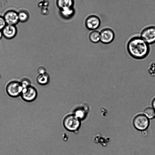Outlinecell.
Masks as SVG:
<instances>
[{"label": "cell", "instance_id": "1", "mask_svg": "<svg viewBox=\"0 0 155 155\" xmlns=\"http://www.w3.org/2000/svg\"><path fill=\"white\" fill-rule=\"evenodd\" d=\"M126 49L131 57L137 60L146 58L149 55L151 50L150 45L140 35L130 37L127 42Z\"/></svg>", "mask_w": 155, "mask_h": 155}, {"label": "cell", "instance_id": "2", "mask_svg": "<svg viewBox=\"0 0 155 155\" xmlns=\"http://www.w3.org/2000/svg\"><path fill=\"white\" fill-rule=\"evenodd\" d=\"M81 120L72 113H69L64 117L62 124L64 128L72 132H78L81 125Z\"/></svg>", "mask_w": 155, "mask_h": 155}, {"label": "cell", "instance_id": "3", "mask_svg": "<svg viewBox=\"0 0 155 155\" xmlns=\"http://www.w3.org/2000/svg\"><path fill=\"white\" fill-rule=\"evenodd\" d=\"M5 89L8 95L15 98L21 95L23 87L20 81H12L7 84Z\"/></svg>", "mask_w": 155, "mask_h": 155}, {"label": "cell", "instance_id": "4", "mask_svg": "<svg viewBox=\"0 0 155 155\" xmlns=\"http://www.w3.org/2000/svg\"><path fill=\"white\" fill-rule=\"evenodd\" d=\"M140 36L149 45L155 43V26H150L143 28Z\"/></svg>", "mask_w": 155, "mask_h": 155}, {"label": "cell", "instance_id": "5", "mask_svg": "<svg viewBox=\"0 0 155 155\" xmlns=\"http://www.w3.org/2000/svg\"><path fill=\"white\" fill-rule=\"evenodd\" d=\"M37 96L38 92L36 89L31 85L23 88L20 95L24 101L28 102L35 101Z\"/></svg>", "mask_w": 155, "mask_h": 155}, {"label": "cell", "instance_id": "6", "mask_svg": "<svg viewBox=\"0 0 155 155\" xmlns=\"http://www.w3.org/2000/svg\"><path fill=\"white\" fill-rule=\"evenodd\" d=\"M90 110L88 105L86 103L78 104L73 107L72 112L81 121L84 120L87 117Z\"/></svg>", "mask_w": 155, "mask_h": 155}, {"label": "cell", "instance_id": "7", "mask_svg": "<svg viewBox=\"0 0 155 155\" xmlns=\"http://www.w3.org/2000/svg\"><path fill=\"white\" fill-rule=\"evenodd\" d=\"M133 124L136 129L142 131L147 129L149 125V120L144 114H139L134 118Z\"/></svg>", "mask_w": 155, "mask_h": 155}, {"label": "cell", "instance_id": "8", "mask_svg": "<svg viewBox=\"0 0 155 155\" xmlns=\"http://www.w3.org/2000/svg\"><path fill=\"white\" fill-rule=\"evenodd\" d=\"M101 20L99 18L95 15H91L88 16L85 21L86 28L90 30H96L100 27Z\"/></svg>", "mask_w": 155, "mask_h": 155}, {"label": "cell", "instance_id": "9", "mask_svg": "<svg viewBox=\"0 0 155 155\" xmlns=\"http://www.w3.org/2000/svg\"><path fill=\"white\" fill-rule=\"evenodd\" d=\"M100 41L104 44H109L112 42L115 38L113 31L110 28H106L100 32Z\"/></svg>", "mask_w": 155, "mask_h": 155}, {"label": "cell", "instance_id": "10", "mask_svg": "<svg viewBox=\"0 0 155 155\" xmlns=\"http://www.w3.org/2000/svg\"><path fill=\"white\" fill-rule=\"evenodd\" d=\"M3 17L7 25H16L19 22L18 12L13 10L6 11Z\"/></svg>", "mask_w": 155, "mask_h": 155}, {"label": "cell", "instance_id": "11", "mask_svg": "<svg viewBox=\"0 0 155 155\" xmlns=\"http://www.w3.org/2000/svg\"><path fill=\"white\" fill-rule=\"evenodd\" d=\"M3 36L7 39L14 38L17 33V29L16 25H6L2 30Z\"/></svg>", "mask_w": 155, "mask_h": 155}, {"label": "cell", "instance_id": "12", "mask_svg": "<svg viewBox=\"0 0 155 155\" xmlns=\"http://www.w3.org/2000/svg\"><path fill=\"white\" fill-rule=\"evenodd\" d=\"M59 13L62 18L65 20H69L74 16L75 11L74 8H66L59 10Z\"/></svg>", "mask_w": 155, "mask_h": 155}, {"label": "cell", "instance_id": "13", "mask_svg": "<svg viewBox=\"0 0 155 155\" xmlns=\"http://www.w3.org/2000/svg\"><path fill=\"white\" fill-rule=\"evenodd\" d=\"M56 5L59 10L73 8L74 0H56Z\"/></svg>", "mask_w": 155, "mask_h": 155}, {"label": "cell", "instance_id": "14", "mask_svg": "<svg viewBox=\"0 0 155 155\" xmlns=\"http://www.w3.org/2000/svg\"><path fill=\"white\" fill-rule=\"evenodd\" d=\"M50 80V76L47 72L38 74L36 78L37 83L41 85H45L48 84Z\"/></svg>", "mask_w": 155, "mask_h": 155}, {"label": "cell", "instance_id": "15", "mask_svg": "<svg viewBox=\"0 0 155 155\" xmlns=\"http://www.w3.org/2000/svg\"><path fill=\"white\" fill-rule=\"evenodd\" d=\"M89 38L92 43H96L100 41V32L97 30H93L89 34Z\"/></svg>", "mask_w": 155, "mask_h": 155}, {"label": "cell", "instance_id": "16", "mask_svg": "<svg viewBox=\"0 0 155 155\" xmlns=\"http://www.w3.org/2000/svg\"><path fill=\"white\" fill-rule=\"evenodd\" d=\"M19 22L25 23L27 22L29 18V14L25 10H21L18 12Z\"/></svg>", "mask_w": 155, "mask_h": 155}, {"label": "cell", "instance_id": "17", "mask_svg": "<svg viewBox=\"0 0 155 155\" xmlns=\"http://www.w3.org/2000/svg\"><path fill=\"white\" fill-rule=\"evenodd\" d=\"M144 113V115L148 119H151L154 117L155 110L153 107H147L145 110Z\"/></svg>", "mask_w": 155, "mask_h": 155}, {"label": "cell", "instance_id": "18", "mask_svg": "<svg viewBox=\"0 0 155 155\" xmlns=\"http://www.w3.org/2000/svg\"><path fill=\"white\" fill-rule=\"evenodd\" d=\"M148 71L151 76L154 77L155 76V61L150 62L148 67Z\"/></svg>", "mask_w": 155, "mask_h": 155}, {"label": "cell", "instance_id": "19", "mask_svg": "<svg viewBox=\"0 0 155 155\" xmlns=\"http://www.w3.org/2000/svg\"><path fill=\"white\" fill-rule=\"evenodd\" d=\"M23 87L25 88L31 85V82L30 80L27 78H23L20 81Z\"/></svg>", "mask_w": 155, "mask_h": 155}, {"label": "cell", "instance_id": "20", "mask_svg": "<svg viewBox=\"0 0 155 155\" xmlns=\"http://www.w3.org/2000/svg\"><path fill=\"white\" fill-rule=\"evenodd\" d=\"M7 25L3 17L0 15V30H2Z\"/></svg>", "mask_w": 155, "mask_h": 155}, {"label": "cell", "instance_id": "21", "mask_svg": "<svg viewBox=\"0 0 155 155\" xmlns=\"http://www.w3.org/2000/svg\"><path fill=\"white\" fill-rule=\"evenodd\" d=\"M37 72L38 74H44L46 72V70L44 66H40L38 68Z\"/></svg>", "mask_w": 155, "mask_h": 155}, {"label": "cell", "instance_id": "22", "mask_svg": "<svg viewBox=\"0 0 155 155\" xmlns=\"http://www.w3.org/2000/svg\"><path fill=\"white\" fill-rule=\"evenodd\" d=\"M141 133L143 136H146L148 134L149 132L147 129H146L141 131Z\"/></svg>", "mask_w": 155, "mask_h": 155}, {"label": "cell", "instance_id": "23", "mask_svg": "<svg viewBox=\"0 0 155 155\" xmlns=\"http://www.w3.org/2000/svg\"><path fill=\"white\" fill-rule=\"evenodd\" d=\"M152 106L153 108L155 110V97L152 101Z\"/></svg>", "mask_w": 155, "mask_h": 155}, {"label": "cell", "instance_id": "24", "mask_svg": "<svg viewBox=\"0 0 155 155\" xmlns=\"http://www.w3.org/2000/svg\"><path fill=\"white\" fill-rule=\"evenodd\" d=\"M3 37V36L2 31L0 30V40Z\"/></svg>", "mask_w": 155, "mask_h": 155}, {"label": "cell", "instance_id": "25", "mask_svg": "<svg viewBox=\"0 0 155 155\" xmlns=\"http://www.w3.org/2000/svg\"><path fill=\"white\" fill-rule=\"evenodd\" d=\"M154 117L155 118V114Z\"/></svg>", "mask_w": 155, "mask_h": 155}]
</instances>
